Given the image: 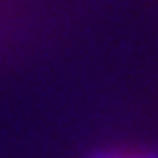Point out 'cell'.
<instances>
[{
  "label": "cell",
  "instance_id": "cell-1",
  "mask_svg": "<svg viewBox=\"0 0 158 158\" xmlns=\"http://www.w3.org/2000/svg\"><path fill=\"white\" fill-rule=\"evenodd\" d=\"M115 158H125V156H115Z\"/></svg>",
  "mask_w": 158,
  "mask_h": 158
}]
</instances>
